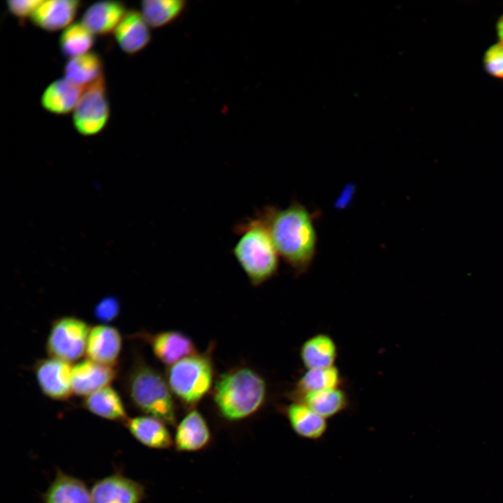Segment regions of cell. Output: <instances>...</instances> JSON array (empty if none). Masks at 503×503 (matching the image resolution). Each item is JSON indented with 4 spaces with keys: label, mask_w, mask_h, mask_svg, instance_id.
I'll return each instance as SVG.
<instances>
[{
    "label": "cell",
    "mask_w": 503,
    "mask_h": 503,
    "mask_svg": "<svg viewBox=\"0 0 503 503\" xmlns=\"http://www.w3.org/2000/svg\"><path fill=\"white\" fill-rule=\"evenodd\" d=\"M81 1L77 0L43 1L31 17L33 24L47 31L68 27L75 19Z\"/></svg>",
    "instance_id": "2e32d148"
},
{
    "label": "cell",
    "mask_w": 503,
    "mask_h": 503,
    "mask_svg": "<svg viewBox=\"0 0 503 503\" xmlns=\"http://www.w3.org/2000/svg\"><path fill=\"white\" fill-rule=\"evenodd\" d=\"M233 254L252 285H262L277 273L279 255L269 230L258 216L236 225Z\"/></svg>",
    "instance_id": "3957f363"
},
{
    "label": "cell",
    "mask_w": 503,
    "mask_h": 503,
    "mask_svg": "<svg viewBox=\"0 0 503 503\" xmlns=\"http://www.w3.org/2000/svg\"><path fill=\"white\" fill-rule=\"evenodd\" d=\"M117 375L114 367L86 359L73 366V393L84 398L110 386Z\"/></svg>",
    "instance_id": "5bb4252c"
},
{
    "label": "cell",
    "mask_w": 503,
    "mask_h": 503,
    "mask_svg": "<svg viewBox=\"0 0 503 503\" xmlns=\"http://www.w3.org/2000/svg\"><path fill=\"white\" fill-rule=\"evenodd\" d=\"M127 395L139 411L166 424L176 423L175 404L166 377L143 361L129 370L124 381Z\"/></svg>",
    "instance_id": "277c9868"
},
{
    "label": "cell",
    "mask_w": 503,
    "mask_h": 503,
    "mask_svg": "<svg viewBox=\"0 0 503 503\" xmlns=\"http://www.w3.org/2000/svg\"><path fill=\"white\" fill-rule=\"evenodd\" d=\"M211 436L206 420L194 409L190 410L177 425L173 445L180 452H196L208 446Z\"/></svg>",
    "instance_id": "7c38bea8"
},
{
    "label": "cell",
    "mask_w": 503,
    "mask_h": 503,
    "mask_svg": "<svg viewBox=\"0 0 503 503\" xmlns=\"http://www.w3.org/2000/svg\"><path fill=\"white\" fill-rule=\"evenodd\" d=\"M156 358L168 366L197 353L191 339L180 331L167 330L142 335Z\"/></svg>",
    "instance_id": "8fae6325"
},
{
    "label": "cell",
    "mask_w": 503,
    "mask_h": 503,
    "mask_svg": "<svg viewBox=\"0 0 503 503\" xmlns=\"http://www.w3.org/2000/svg\"><path fill=\"white\" fill-rule=\"evenodd\" d=\"M124 425L131 435L146 447L164 450L173 444V439L163 421L149 415L129 417Z\"/></svg>",
    "instance_id": "9a60e30c"
},
{
    "label": "cell",
    "mask_w": 503,
    "mask_h": 503,
    "mask_svg": "<svg viewBox=\"0 0 503 503\" xmlns=\"http://www.w3.org/2000/svg\"><path fill=\"white\" fill-rule=\"evenodd\" d=\"M293 401L302 402L325 418H329L345 410L349 397L340 388L306 393Z\"/></svg>",
    "instance_id": "cb8c5ba5"
},
{
    "label": "cell",
    "mask_w": 503,
    "mask_h": 503,
    "mask_svg": "<svg viewBox=\"0 0 503 503\" xmlns=\"http://www.w3.org/2000/svg\"><path fill=\"white\" fill-rule=\"evenodd\" d=\"M285 414L291 429L302 438L318 440L327 431V419L302 402L293 401L286 407Z\"/></svg>",
    "instance_id": "ac0fdd59"
},
{
    "label": "cell",
    "mask_w": 503,
    "mask_h": 503,
    "mask_svg": "<svg viewBox=\"0 0 503 503\" xmlns=\"http://www.w3.org/2000/svg\"><path fill=\"white\" fill-rule=\"evenodd\" d=\"M90 490L92 503H141L146 496L143 485L119 472L96 481Z\"/></svg>",
    "instance_id": "9c48e42d"
},
{
    "label": "cell",
    "mask_w": 503,
    "mask_h": 503,
    "mask_svg": "<svg viewBox=\"0 0 503 503\" xmlns=\"http://www.w3.org/2000/svg\"><path fill=\"white\" fill-rule=\"evenodd\" d=\"M341 374L335 366L306 370L296 382L293 400L306 393L340 388Z\"/></svg>",
    "instance_id": "d4e9b609"
},
{
    "label": "cell",
    "mask_w": 503,
    "mask_h": 503,
    "mask_svg": "<svg viewBox=\"0 0 503 503\" xmlns=\"http://www.w3.org/2000/svg\"><path fill=\"white\" fill-rule=\"evenodd\" d=\"M122 347L119 330L113 326L101 324L91 328L86 348L88 359L101 365L115 367Z\"/></svg>",
    "instance_id": "30bf717a"
},
{
    "label": "cell",
    "mask_w": 503,
    "mask_h": 503,
    "mask_svg": "<svg viewBox=\"0 0 503 503\" xmlns=\"http://www.w3.org/2000/svg\"><path fill=\"white\" fill-rule=\"evenodd\" d=\"M210 352L188 356L167 369L165 377L172 393L187 406H195L212 386L214 370Z\"/></svg>",
    "instance_id": "5b68a950"
},
{
    "label": "cell",
    "mask_w": 503,
    "mask_h": 503,
    "mask_svg": "<svg viewBox=\"0 0 503 503\" xmlns=\"http://www.w3.org/2000/svg\"><path fill=\"white\" fill-rule=\"evenodd\" d=\"M71 363L49 357L34 366L38 385L42 393L54 400H66L73 393Z\"/></svg>",
    "instance_id": "ba28073f"
},
{
    "label": "cell",
    "mask_w": 503,
    "mask_h": 503,
    "mask_svg": "<svg viewBox=\"0 0 503 503\" xmlns=\"http://www.w3.org/2000/svg\"><path fill=\"white\" fill-rule=\"evenodd\" d=\"M267 395L264 379L254 370L232 369L217 380L213 400L219 414L229 421L248 418L263 406Z\"/></svg>",
    "instance_id": "7a4b0ae2"
},
{
    "label": "cell",
    "mask_w": 503,
    "mask_h": 503,
    "mask_svg": "<svg viewBox=\"0 0 503 503\" xmlns=\"http://www.w3.org/2000/svg\"><path fill=\"white\" fill-rule=\"evenodd\" d=\"M94 44V34L81 22L69 25L59 38L62 55L69 59L89 52Z\"/></svg>",
    "instance_id": "4316f807"
},
{
    "label": "cell",
    "mask_w": 503,
    "mask_h": 503,
    "mask_svg": "<svg viewBox=\"0 0 503 503\" xmlns=\"http://www.w3.org/2000/svg\"><path fill=\"white\" fill-rule=\"evenodd\" d=\"M281 258L296 274L307 272L316 254L317 235L313 215L294 201L285 208L267 206L258 213Z\"/></svg>",
    "instance_id": "6da1fadb"
},
{
    "label": "cell",
    "mask_w": 503,
    "mask_h": 503,
    "mask_svg": "<svg viewBox=\"0 0 503 503\" xmlns=\"http://www.w3.org/2000/svg\"><path fill=\"white\" fill-rule=\"evenodd\" d=\"M120 304L116 297L106 296L95 306V317L101 322L108 323L116 319L119 313Z\"/></svg>",
    "instance_id": "f1b7e54d"
},
{
    "label": "cell",
    "mask_w": 503,
    "mask_h": 503,
    "mask_svg": "<svg viewBox=\"0 0 503 503\" xmlns=\"http://www.w3.org/2000/svg\"><path fill=\"white\" fill-rule=\"evenodd\" d=\"M483 66L491 77L503 80V44L496 43L489 46L483 56Z\"/></svg>",
    "instance_id": "83f0119b"
},
{
    "label": "cell",
    "mask_w": 503,
    "mask_h": 503,
    "mask_svg": "<svg viewBox=\"0 0 503 503\" xmlns=\"http://www.w3.org/2000/svg\"><path fill=\"white\" fill-rule=\"evenodd\" d=\"M90 330L85 321L74 316L55 319L46 342L50 357L69 363L80 358L86 353Z\"/></svg>",
    "instance_id": "8992f818"
},
{
    "label": "cell",
    "mask_w": 503,
    "mask_h": 503,
    "mask_svg": "<svg viewBox=\"0 0 503 503\" xmlns=\"http://www.w3.org/2000/svg\"><path fill=\"white\" fill-rule=\"evenodd\" d=\"M43 503H92L91 490L81 480L57 469L43 495Z\"/></svg>",
    "instance_id": "d6986e66"
},
{
    "label": "cell",
    "mask_w": 503,
    "mask_h": 503,
    "mask_svg": "<svg viewBox=\"0 0 503 503\" xmlns=\"http://www.w3.org/2000/svg\"><path fill=\"white\" fill-rule=\"evenodd\" d=\"M126 12L122 1H97L85 10L81 23L93 34L105 36L115 31Z\"/></svg>",
    "instance_id": "e0dca14e"
},
{
    "label": "cell",
    "mask_w": 503,
    "mask_h": 503,
    "mask_svg": "<svg viewBox=\"0 0 503 503\" xmlns=\"http://www.w3.org/2000/svg\"><path fill=\"white\" fill-rule=\"evenodd\" d=\"M110 114L104 75L86 87L73 112V124L80 135L99 133L106 126Z\"/></svg>",
    "instance_id": "52a82bcc"
},
{
    "label": "cell",
    "mask_w": 503,
    "mask_h": 503,
    "mask_svg": "<svg viewBox=\"0 0 503 503\" xmlns=\"http://www.w3.org/2000/svg\"><path fill=\"white\" fill-rule=\"evenodd\" d=\"M114 36L120 49L129 55L144 50L152 39L150 26L141 12L134 9L126 10Z\"/></svg>",
    "instance_id": "4fadbf2b"
},
{
    "label": "cell",
    "mask_w": 503,
    "mask_h": 503,
    "mask_svg": "<svg viewBox=\"0 0 503 503\" xmlns=\"http://www.w3.org/2000/svg\"><path fill=\"white\" fill-rule=\"evenodd\" d=\"M64 78L85 89L103 75V62L94 52L69 59L64 68Z\"/></svg>",
    "instance_id": "603a6c76"
},
{
    "label": "cell",
    "mask_w": 503,
    "mask_h": 503,
    "mask_svg": "<svg viewBox=\"0 0 503 503\" xmlns=\"http://www.w3.org/2000/svg\"><path fill=\"white\" fill-rule=\"evenodd\" d=\"M141 13L152 28L164 27L177 20L186 7L183 0H147L140 3Z\"/></svg>",
    "instance_id": "484cf974"
},
{
    "label": "cell",
    "mask_w": 503,
    "mask_h": 503,
    "mask_svg": "<svg viewBox=\"0 0 503 503\" xmlns=\"http://www.w3.org/2000/svg\"><path fill=\"white\" fill-rule=\"evenodd\" d=\"M496 34L500 43L503 44V14L500 16L497 21Z\"/></svg>",
    "instance_id": "4dcf8cb0"
},
{
    "label": "cell",
    "mask_w": 503,
    "mask_h": 503,
    "mask_svg": "<svg viewBox=\"0 0 503 503\" xmlns=\"http://www.w3.org/2000/svg\"><path fill=\"white\" fill-rule=\"evenodd\" d=\"M84 89L66 78L55 80L43 91L41 105L49 112L68 114L74 110Z\"/></svg>",
    "instance_id": "ffe728a7"
},
{
    "label": "cell",
    "mask_w": 503,
    "mask_h": 503,
    "mask_svg": "<svg viewBox=\"0 0 503 503\" xmlns=\"http://www.w3.org/2000/svg\"><path fill=\"white\" fill-rule=\"evenodd\" d=\"M300 357L306 370L335 366L337 347L334 340L326 333L309 337L302 344Z\"/></svg>",
    "instance_id": "44dd1931"
},
{
    "label": "cell",
    "mask_w": 503,
    "mask_h": 503,
    "mask_svg": "<svg viewBox=\"0 0 503 503\" xmlns=\"http://www.w3.org/2000/svg\"><path fill=\"white\" fill-rule=\"evenodd\" d=\"M82 405L90 413L106 420L124 423L129 418L119 394L110 386L85 397Z\"/></svg>",
    "instance_id": "7402d4cb"
},
{
    "label": "cell",
    "mask_w": 503,
    "mask_h": 503,
    "mask_svg": "<svg viewBox=\"0 0 503 503\" xmlns=\"http://www.w3.org/2000/svg\"><path fill=\"white\" fill-rule=\"evenodd\" d=\"M42 1V0H10L6 1V7L13 16L22 20L29 17H31Z\"/></svg>",
    "instance_id": "f546056e"
}]
</instances>
